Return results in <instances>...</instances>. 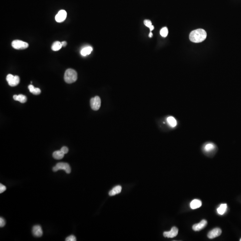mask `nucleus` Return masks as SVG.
<instances>
[{"label":"nucleus","instance_id":"1","mask_svg":"<svg viewBox=\"0 0 241 241\" xmlns=\"http://www.w3.org/2000/svg\"><path fill=\"white\" fill-rule=\"evenodd\" d=\"M206 37L207 33L206 31L201 29L193 30L189 35V39L190 41L195 43H201L206 39Z\"/></svg>","mask_w":241,"mask_h":241},{"label":"nucleus","instance_id":"2","mask_svg":"<svg viewBox=\"0 0 241 241\" xmlns=\"http://www.w3.org/2000/svg\"><path fill=\"white\" fill-rule=\"evenodd\" d=\"M64 79L66 83L72 84L76 81L77 79V73L72 69H68L65 71Z\"/></svg>","mask_w":241,"mask_h":241},{"label":"nucleus","instance_id":"3","mask_svg":"<svg viewBox=\"0 0 241 241\" xmlns=\"http://www.w3.org/2000/svg\"><path fill=\"white\" fill-rule=\"evenodd\" d=\"M60 170H64L67 174H70L71 172L70 165L68 163L66 162H59L53 168V171L54 172H56Z\"/></svg>","mask_w":241,"mask_h":241},{"label":"nucleus","instance_id":"4","mask_svg":"<svg viewBox=\"0 0 241 241\" xmlns=\"http://www.w3.org/2000/svg\"><path fill=\"white\" fill-rule=\"evenodd\" d=\"M12 47L16 50H23L29 47L28 43L19 40H15L12 42Z\"/></svg>","mask_w":241,"mask_h":241},{"label":"nucleus","instance_id":"5","mask_svg":"<svg viewBox=\"0 0 241 241\" xmlns=\"http://www.w3.org/2000/svg\"><path fill=\"white\" fill-rule=\"evenodd\" d=\"M6 81L11 87L18 85L20 82V78L18 76H13L12 74H8L6 76Z\"/></svg>","mask_w":241,"mask_h":241},{"label":"nucleus","instance_id":"6","mask_svg":"<svg viewBox=\"0 0 241 241\" xmlns=\"http://www.w3.org/2000/svg\"><path fill=\"white\" fill-rule=\"evenodd\" d=\"M90 106L93 110H97L100 109L101 106V100L100 97L96 96L92 98L90 100Z\"/></svg>","mask_w":241,"mask_h":241},{"label":"nucleus","instance_id":"7","mask_svg":"<svg viewBox=\"0 0 241 241\" xmlns=\"http://www.w3.org/2000/svg\"><path fill=\"white\" fill-rule=\"evenodd\" d=\"M178 234V229L177 227L174 226L169 231H165L163 233V236L167 238H173Z\"/></svg>","mask_w":241,"mask_h":241},{"label":"nucleus","instance_id":"8","mask_svg":"<svg viewBox=\"0 0 241 241\" xmlns=\"http://www.w3.org/2000/svg\"><path fill=\"white\" fill-rule=\"evenodd\" d=\"M67 16V12L65 10H60L55 17V19L57 22L60 23L63 22L66 19Z\"/></svg>","mask_w":241,"mask_h":241},{"label":"nucleus","instance_id":"9","mask_svg":"<svg viewBox=\"0 0 241 241\" xmlns=\"http://www.w3.org/2000/svg\"><path fill=\"white\" fill-rule=\"evenodd\" d=\"M221 229L219 228H216L210 231L208 234V237L209 239H213L217 237L221 234Z\"/></svg>","mask_w":241,"mask_h":241},{"label":"nucleus","instance_id":"10","mask_svg":"<svg viewBox=\"0 0 241 241\" xmlns=\"http://www.w3.org/2000/svg\"><path fill=\"white\" fill-rule=\"evenodd\" d=\"M207 225V221L205 220H203L200 223L196 224L192 226V229L195 231H199L203 229Z\"/></svg>","mask_w":241,"mask_h":241},{"label":"nucleus","instance_id":"11","mask_svg":"<svg viewBox=\"0 0 241 241\" xmlns=\"http://www.w3.org/2000/svg\"><path fill=\"white\" fill-rule=\"evenodd\" d=\"M32 233L33 235L37 237H41L43 234L42 227L39 225H35L32 228Z\"/></svg>","mask_w":241,"mask_h":241},{"label":"nucleus","instance_id":"12","mask_svg":"<svg viewBox=\"0 0 241 241\" xmlns=\"http://www.w3.org/2000/svg\"><path fill=\"white\" fill-rule=\"evenodd\" d=\"M122 187L121 186L118 185L114 187L109 192V195L110 196H114L120 193L122 191Z\"/></svg>","mask_w":241,"mask_h":241},{"label":"nucleus","instance_id":"13","mask_svg":"<svg viewBox=\"0 0 241 241\" xmlns=\"http://www.w3.org/2000/svg\"><path fill=\"white\" fill-rule=\"evenodd\" d=\"M201 205H202V202L199 200H194L192 201L190 203L191 208L193 209L199 208Z\"/></svg>","mask_w":241,"mask_h":241},{"label":"nucleus","instance_id":"14","mask_svg":"<svg viewBox=\"0 0 241 241\" xmlns=\"http://www.w3.org/2000/svg\"><path fill=\"white\" fill-rule=\"evenodd\" d=\"M15 101H18L22 103H24L27 101V98L25 95L22 94L15 95L13 97Z\"/></svg>","mask_w":241,"mask_h":241},{"label":"nucleus","instance_id":"15","mask_svg":"<svg viewBox=\"0 0 241 241\" xmlns=\"http://www.w3.org/2000/svg\"><path fill=\"white\" fill-rule=\"evenodd\" d=\"M64 154L63 153L61 150H56L53 152V158L57 160H61L64 158Z\"/></svg>","mask_w":241,"mask_h":241},{"label":"nucleus","instance_id":"16","mask_svg":"<svg viewBox=\"0 0 241 241\" xmlns=\"http://www.w3.org/2000/svg\"><path fill=\"white\" fill-rule=\"evenodd\" d=\"M93 51V48L91 47H87L83 48L81 51V55L84 56H87L91 54V52Z\"/></svg>","mask_w":241,"mask_h":241},{"label":"nucleus","instance_id":"17","mask_svg":"<svg viewBox=\"0 0 241 241\" xmlns=\"http://www.w3.org/2000/svg\"><path fill=\"white\" fill-rule=\"evenodd\" d=\"M28 89H29L30 92L32 93L33 94L38 95L40 94V93H41V90H40V89H39V88H35L32 85H29V86H28Z\"/></svg>","mask_w":241,"mask_h":241},{"label":"nucleus","instance_id":"18","mask_svg":"<svg viewBox=\"0 0 241 241\" xmlns=\"http://www.w3.org/2000/svg\"><path fill=\"white\" fill-rule=\"evenodd\" d=\"M227 207V204H221L217 209V212L220 215H223L226 212Z\"/></svg>","mask_w":241,"mask_h":241},{"label":"nucleus","instance_id":"19","mask_svg":"<svg viewBox=\"0 0 241 241\" xmlns=\"http://www.w3.org/2000/svg\"><path fill=\"white\" fill-rule=\"evenodd\" d=\"M62 45L61 42L56 41L53 43L51 46V49L53 51H58L62 48Z\"/></svg>","mask_w":241,"mask_h":241},{"label":"nucleus","instance_id":"20","mask_svg":"<svg viewBox=\"0 0 241 241\" xmlns=\"http://www.w3.org/2000/svg\"><path fill=\"white\" fill-rule=\"evenodd\" d=\"M167 122L170 126L173 127H175L177 124L176 120L173 117H169V118H167Z\"/></svg>","mask_w":241,"mask_h":241},{"label":"nucleus","instance_id":"21","mask_svg":"<svg viewBox=\"0 0 241 241\" xmlns=\"http://www.w3.org/2000/svg\"><path fill=\"white\" fill-rule=\"evenodd\" d=\"M215 148V145L212 143H209L204 146V149L206 152H210Z\"/></svg>","mask_w":241,"mask_h":241},{"label":"nucleus","instance_id":"22","mask_svg":"<svg viewBox=\"0 0 241 241\" xmlns=\"http://www.w3.org/2000/svg\"><path fill=\"white\" fill-rule=\"evenodd\" d=\"M144 24L146 26L150 28V31H152V30H153L154 29V26L152 25V22L150 20H144Z\"/></svg>","mask_w":241,"mask_h":241},{"label":"nucleus","instance_id":"23","mask_svg":"<svg viewBox=\"0 0 241 241\" xmlns=\"http://www.w3.org/2000/svg\"><path fill=\"white\" fill-rule=\"evenodd\" d=\"M169 34V30L167 27H163L160 31V34L162 37H166Z\"/></svg>","mask_w":241,"mask_h":241},{"label":"nucleus","instance_id":"24","mask_svg":"<svg viewBox=\"0 0 241 241\" xmlns=\"http://www.w3.org/2000/svg\"><path fill=\"white\" fill-rule=\"evenodd\" d=\"M65 240L66 241H76V238L74 235H71L66 238Z\"/></svg>","mask_w":241,"mask_h":241},{"label":"nucleus","instance_id":"25","mask_svg":"<svg viewBox=\"0 0 241 241\" xmlns=\"http://www.w3.org/2000/svg\"><path fill=\"white\" fill-rule=\"evenodd\" d=\"M6 222L5 220L3 217H1L0 218V227H3L5 225Z\"/></svg>","mask_w":241,"mask_h":241},{"label":"nucleus","instance_id":"26","mask_svg":"<svg viewBox=\"0 0 241 241\" xmlns=\"http://www.w3.org/2000/svg\"><path fill=\"white\" fill-rule=\"evenodd\" d=\"M6 190V187L2 183L0 184V193H3Z\"/></svg>","mask_w":241,"mask_h":241},{"label":"nucleus","instance_id":"27","mask_svg":"<svg viewBox=\"0 0 241 241\" xmlns=\"http://www.w3.org/2000/svg\"><path fill=\"white\" fill-rule=\"evenodd\" d=\"M60 150L63 153L66 154L68 153V148L66 147H63L61 148Z\"/></svg>","mask_w":241,"mask_h":241},{"label":"nucleus","instance_id":"28","mask_svg":"<svg viewBox=\"0 0 241 241\" xmlns=\"http://www.w3.org/2000/svg\"><path fill=\"white\" fill-rule=\"evenodd\" d=\"M61 43H62V47H65L67 46V43L66 41H63V42H61Z\"/></svg>","mask_w":241,"mask_h":241},{"label":"nucleus","instance_id":"29","mask_svg":"<svg viewBox=\"0 0 241 241\" xmlns=\"http://www.w3.org/2000/svg\"><path fill=\"white\" fill-rule=\"evenodd\" d=\"M149 37H150V38H152V37L153 34L152 33V32H150V33L149 35Z\"/></svg>","mask_w":241,"mask_h":241},{"label":"nucleus","instance_id":"30","mask_svg":"<svg viewBox=\"0 0 241 241\" xmlns=\"http://www.w3.org/2000/svg\"><path fill=\"white\" fill-rule=\"evenodd\" d=\"M240 241H241V239H240Z\"/></svg>","mask_w":241,"mask_h":241}]
</instances>
